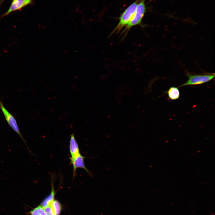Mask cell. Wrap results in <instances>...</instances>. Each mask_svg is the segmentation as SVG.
Returning <instances> with one entry per match:
<instances>
[{"mask_svg": "<svg viewBox=\"0 0 215 215\" xmlns=\"http://www.w3.org/2000/svg\"><path fill=\"white\" fill-rule=\"evenodd\" d=\"M140 0H136L125 10L119 18V22L111 33L110 36H111L114 33H118L130 22L134 15L137 4Z\"/></svg>", "mask_w": 215, "mask_h": 215, "instance_id": "cell-1", "label": "cell"}, {"mask_svg": "<svg viewBox=\"0 0 215 215\" xmlns=\"http://www.w3.org/2000/svg\"><path fill=\"white\" fill-rule=\"evenodd\" d=\"M146 0H140L137 4L135 12L131 20L125 26L122 33L124 37L127 35L133 27L137 25H141L142 19L147 9L145 2Z\"/></svg>", "mask_w": 215, "mask_h": 215, "instance_id": "cell-2", "label": "cell"}, {"mask_svg": "<svg viewBox=\"0 0 215 215\" xmlns=\"http://www.w3.org/2000/svg\"><path fill=\"white\" fill-rule=\"evenodd\" d=\"M215 73H206L201 74H196L187 72L186 75L188 80L178 87L186 86H193L202 84L208 82L215 77Z\"/></svg>", "mask_w": 215, "mask_h": 215, "instance_id": "cell-3", "label": "cell"}, {"mask_svg": "<svg viewBox=\"0 0 215 215\" xmlns=\"http://www.w3.org/2000/svg\"><path fill=\"white\" fill-rule=\"evenodd\" d=\"M0 108L2 110L5 119L8 124L12 129L20 136L26 146L30 154L31 152L27 146L26 142L22 136L19 128L16 121L15 117L5 108L2 102L0 100Z\"/></svg>", "mask_w": 215, "mask_h": 215, "instance_id": "cell-4", "label": "cell"}, {"mask_svg": "<svg viewBox=\"0 0 215 215\" xmlns=\"http://www.w3.org/2000/svg\"><path fill=\"white\" fill-rule=\"evenodd\" d=\"M85 157L80 153L72 159H70V163L73 166V177L76 175V169L78 168L84 169L90 176H93V174L90 172L85 166L84 159Z\"/></svg>", "mask_w": 215, "mask_h": 215, "instance_id": "cell-5", "label": "cell"}, {"mask_svg": "<svg viewBox=\"0 0 215 215\" xmlns=\"http://www.w3.org/2000/svg\"><path fill=\"white\" fill-rule=\"evenodd\" d=\"M69 150L71 155L70 159H72L80 153L79 146L76 141L74 133L70 136L69 143Z\"/></svg>", "mask_w": 215, "mask_h": 215, "instance_id": "cell-6", "label": "cell"}, {"mask_svg": "<svg viewBox=\"0 0 215 215\" xmlns=\"http://www.w3.org/2000/svg\"><path fill=\"white\" fill-rule=\"evenodd\" d=\"M32 0H13L8 11L5 15H7L13 11L20 9L30 3Z\"/></svg>", "mask_w": 215, "mask_h": 215, "instance_id": "cell-7", "label": "cell"}, {"mask_svg": "<svg viewBox=\"0 0 215 215\" xmlns=\"http://www.w3.org/2000/svg\"><path fill=\"white\" fill-rule=\"evenodd\" d=\"M53 183H51V191L50 194L46 197L42 202L40 206L42 208H44L50 205L53 201L54 199L55 191Z\"/></svg>", "mask_w": 215, "mask_h": 215, "instance_id": "cell-8", "label": "cell"}, {"mask_svg": "<svg viewBox=\"0 0 215 215\" xmlns=\"http://www.w3.org/2000/svg\"><path fill=\"white\" fill-rule=\"evenodd\" d=\"M167 92L169 99L172 100L178 99L180 96V92L178 87H172Z\"/></svg>", "mask_w": 215, "mask_h": 215, "instance_id": "cell-9", "label": "cell"}, {"mask_svg": "<svg viewBox=\"0 0 215 215\" xmlns=\"http://www.w3.org/2000/svg\"><path fill=\"white\" fill-rule=\"evenodd\" d=\"M51 209L56 215H59L62 210V206L60 202L54 199L50 205Z\"/></svg>", "mask_w": 215, "mask_h": 215, "instance_id": "cell-10", "label": "cell"}, {"mask_svg": "<svg viewBox=\"0 0 215 215\" xmlns=\"http://www.w3.org/2000/svg\"><path fill=\"white\" fill-rule=\"evenodd\" d=\"M29 213L31 215H47L44 208L40 205L31 210Z\"/></svg>", "mask_w": 215, "mask_h": 215, "instance_id": "cell-11", "label": "cell"}, {"mask_svg": "<svg viewBox=\"0 0 215 215\" xmlns=\"http://www.w3.org/2000/svg\"><path fill=\"white\" fill-rule=\"evenodd\" d=\"M43 208L47 215H56L52 211L50 205Z\"/></svg>", "mask_w": 215, "mask_h": 215, "instance_id": "cell-12", "label": "cell"}]
</instances>
